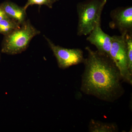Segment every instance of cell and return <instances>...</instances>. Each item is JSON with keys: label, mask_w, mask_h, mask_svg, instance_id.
Segmentation results:
<instances>
[{"label": "cell", "mask_w": 132, "mask_h": 132, "mask_svg": "<svg viewBox=\"0 0 132 132\" xmlns=\"http://www.w3.org/2000/svg\"><path fill=\"white\" fill-rule=\"evenodd\" d=\"M83 64L80 90L85 94L101 100L112 102L125 93L122 78L118 67L111 56L89 47Z\"/></svg>", "instance_id": "cell-1"}, {"label": "cell", "mask_w": 132, "mask_h": 132, "mask_svg": "<svg viewBox=\"0 0 132 132\" xmlns=\"http://www.w3.org/2000/svg\"><path fill=\"white\" fill-rule=\"evenodd\" d=\"M40 34L29 20H26L19 27L5 36L1 52L10 55L21 53L27 49L32 39Z\"/></svg>", "instance_id": "cell-2"}, {"label": "cell", "mask_w": 132, "mask_h": 132, "mask_svg": "<svg viewBox=\"0 0 132 132\" xmlns=\"http://www.w3.org/2000/svg\"><path fill=\"white\" fill-rule=\"evenodd\" d=\"M106 2L107 0H87L78 3V36H86L90 34L97 22L101 19L102 13Z\"/></svg>", "instance_id": "cell-3"}, {"label": "cell", "mask_w": 132, "mask_h": 132, "mask_svg": "<svg viewBox=\"0 0 132 132\" xmlns=\"http://www.w3.org/2000/svg\"><path fill=\"white\" fill-rule=\"evenodd\" d=\"M125 35L112 36L110 55L118 67L123 82L132 85V73L129 68Z\"/></svg>", "instance_id": "cell-4"}, {"label": "cell", "mask_w": 132, "mask_h": 132, "mask_svg": "<svg viewBox=\"0 0 132 132\" xmlns=\"http://www.w3.org/2000/svg\"><path fill=\"white\" fill-rule=\"evenodd\" d=\"M50 47L57 59L59 68L66 69L71 66L83 63L85 58L82 50L79 48H67L55 45L45 36Z\"/></svg>", "instance_id": "cell-5"}, {"label": "cell", "mask_w": 132, "mask_h": 132, "mask_svg": "<svg viewBox=\"0 0 132 132\" xmlns=\"http://www.w3.org/2000/svg\"><path fill=\"white\" fill-rule=\"evenodd\" d=\"M112 21L109 23L111 28L117 29L121 35L132 33V6L118 7L110 13Z\"/></svg>", "instance_id": "cell-6"}, {"label": "cell", "mask_w": 132, "mask_h": 132, "mask_svg": "<svg viewBox=\"0 0 132 132\" xmlns=\"http://www.w3.org/2000/svg\"><path fill=\"white\" fill-rule=\"evenodd\" d=\"M86 40L92 45H94L98 51L110 56L112 36L104 32L102 29L101 19L97 22Z\"/></svg>", "instance_id": "cell-7"}, {"label": "cell", "mask_w": 132, "mask_h": 132, "mask_svg": "<svg viewBox=\"0 0 132 132\" xmlns=\"http://www.w3.org/2000/svg\"><path fill=\"white\" fill-rule=\"evenodd\" d=\"M0 5L8 17L19 25H21L26 20L27 14L24 7L9 1Z\"/></svg>", "instance_id": "cell-8"}, {"label": "cell", "mask_w": 132, "mask_h": 132, "mask_svg": "<svg viewBox=\"0 0 132 132\" xmlns=\"http://www.w3.org/2000/svg\"><path fill=\"white\" fill-rule=\"evenodd\" d=\"M90 132H118V126L114 123H104L100 121L92 119L88 126Z\"/></svg>", "instance_id": "cell-9"}, {"label": "cell", "mask_w": 132, "mask_h": 132, "mask_svg": "<svg viewBox=\"0 0 132 132\" xmlns=\"http://www.w3.org/2000/svg\"><path fill=\"white\" fill-rule=\"evenodd\" d=\"M20 26L12 19H3L0 21V34L7 35Z\"/></svg>", "instance_id": "cell-10"}, {"label": "cell", "mask_w": 132, "mask_h": 132, "mask_svg": "<svg viewBox=\"0 0 132 132\" xmlns=\"http://www.w3.org/2000/svg\"><path fill=\"white\" fill-rule=\"evenodd\" d=\"M125 42L128 58L129 68L132 73V33L127 34L125 36Z\"/></svg>", "instance_id": "cell-11"}, {"label": "cell", "mask_w": 132, "mask_h": 132, "mask_svg": "<svg viewBox=\"0 0 132 132\" xmlns=\"http://www.w3.org/2000/svg\"><path fill=\"white\" fill-rule=\"evenodd\" d=\"M58 1V0H28L23 7L26 10V9L29 6L37 5L40 6L41 5H45L47 6L49 8L52 9L53 3Z\"/></svg>", "instance_id": "cell-12"}, {"label": "cell", "mask_w": 132, "mask_h": 132, "mask_svg": "<svg viewBox=\"0 0 132 132\" xmlns=\"http://www.w3.org/2000/svg\"><path fill=\"white\" fill-rule=\"evenodd\" d=\"M9 19L5 13L1 6L0 5V21L3 19Z\"/></svg>", "instance_id": "cell-13"}, {"label": "cell", "mask_w": 132, "mask_h": 132, "mask_svg": "<svg viewBox=\"0 0 132 132\" xmlns=\"http://www.w3.org/2000/svg\"><path fill=\"white\" fill-rule=\"evenodd\" d=\"M0 59H1V57H0Z\"/></svg>", "instance_id": "cell-14"}]
</instances>
